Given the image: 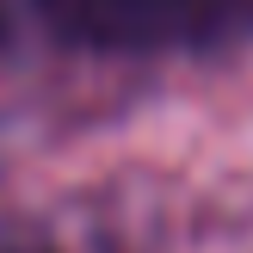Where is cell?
I'll return each mask as SVG.
<instances>
[{
	"mask_svg": "<svg viewBox=\"0 0 253 253\" xmlns=\"http://www.w3.org/2000/svg\"><path fill=\"white\" fill-rule=\"evenodd\" d=\"M37 19L93 56H198L253 37V0H31Z\"/></svg>",
	"mask_w": 253,
	"mask_h": 253,
	"instance_id": "6da1fadb",
	"label": "cell"
}]
</instances>
